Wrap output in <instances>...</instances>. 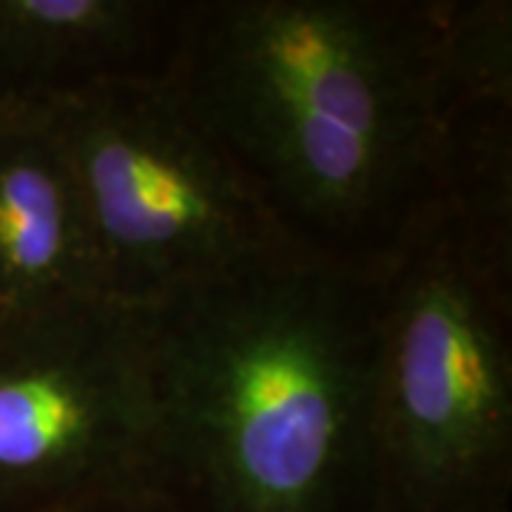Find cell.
<instances>
[{
    "mask_svg": "<svg viewBox=\"0 0 512 512\" xmlns=\"http://www.w3.org/2000/svg\"><path fill=\"white\" fill-rule=\"evenodd\" d=\"M168 77L305 254L382 274L456 208L439 0H191Z\"/></svg>",
    "mask_w": 512,
    "mask_h": 512,
    "instance_id": "cell-1",
    "label": "cell"
},
{
    "mask_svg": "<svg viewBox=\"0 0 512 512\" xmlns=\"http://www.w3.org/2000/svg\"><path fill=\"white\" fill-rule=\"evenodd\" d=\"M382 274L293 251L148 308L157 490L183 512H382Z\"/></svg>",
    "mask_w": 512,
    "mask_h": 512,
    "instance_id": "cell-2",
    "label": "cell"
},
{
    "mask_svg": "<svg viewBox=\"0 0 512 512\" xmlns=\"http://www.w3.org/2000/svg\"><path fill=\"white\" fill-rule=\"evenodd\" d=\"M373 436L382 512H510V256L456 208L382 271Z\"/></svg>",
    "mask_w": 512,
    "mask_h": 512,
    "instance_id": "cell-3",
    "label": "cell"
},
{
    "mask_svg": "<svg viewBox=\"0 0 512 512\" xmlns=\"http://www.w3.org/2000/svg\"><path fill=\"white\" fill-rule=\"evenodd\" d=\"M43 103L106 299L148 311L302 251L168 74L109 77Z\"/></svg>",
    "mask_w": 512,
    "mask_h": 512,
    "instance_id": "cell-4",
    "label": "cell"
},
{
    "mask_svg": "<svg viewBox=\"0 0 512 512\" xmlns=\"http://www.w3.org/2000/svg\"><path fill=\"white\" fill-rule=\"evenodd\" d=\"M146 313L106 296L0 319V512L157 487Z\"/></svg>",
    "mask_w": 512,
    "mask_h": 512,
    "instance_id": "cell-5",
    "label": "cell"
},
{
    "mask_svg": "<svg viewBox=\"0 0 512 512\" xmlns=\"http://www.w3.org/2000/svg\"><path fill=\"white\" fill-rule=\"evenodd\" d=\"M100 293L74 171L43 100H0V319Z\"/></svg>",
    "mask_w": 512,
    "mask_h": 512,
    "instance_id": "cell-6",
    "label": "cell"
},
{
    "mask_svg": "<svg viewBox=\"0 0 512 512\" xmlns=\"http://www.w3.org/2000/svg\"><path fill=\"white\" fill-rule=\"evenodd\" d=\"M185 3L0 0V100H52L109 77L168 74Z\"/></svg>",
    "mask_w": 512,
    "mask_h": 512,
    "instance_id": "cell-7",
    "label": "cell"
},
{
    "mask_svg": "<svg viewBox=\"0 0 512 512\" xmlns=\"http://www.w3.org/2000/svg\"><path fill=\"white\" fill-rule=\"evenodd\" d=\"M60 512H183L157 487H131L114 493L94 495L89 501H80L69 510Z\"/></svg>",
    "mask_w": 512,
    "mask_h": 512,
    "instance_id": "cell-8",
    "label": "cell"
}]
</instances>
